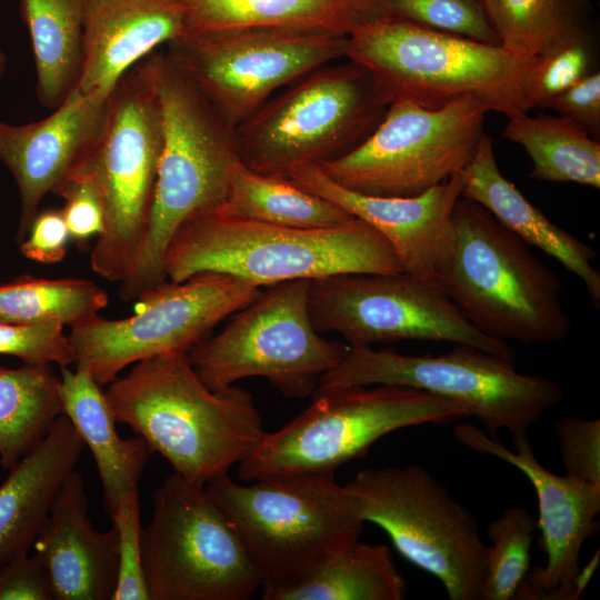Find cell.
<instances>
[{"label": "cell", "mask_w": 600, "mask_h": 600, "mask_svg": "<svg viewBox=\"0 0 600 600\" xmlns=\"http://www.w3.org/2000/svg\"><path fill=\"white\" fill-rule=\"evenodd\" d=\"M104 393L117 422L198 484L228 474L266 433L248 390L234 384L210 390L182 352L133 363Z\"/></svg>", "instance_id": "1"}, {"label": "cell", "mask_w": 600, "mask_h": 600, "mask_svg": "<svg viewBox=\"0 0 600 600\" xmlns=\"http://www.w3.org/2000/svg\"><path fill=\"white\" fill-rule=\"evenodd\" d=\"M163 270L172 283L216 272L260 288L346 273L402 271L387 240L361 219L303 229L230 216L219 207L191 216L177 229Z\"/></svg>", "instance_id": "2"}, {"label": "cell", "mask_w": 600, "mask_h": 600, "mask_svg": "<svg viewBox=\"0 0 600 600\" xmlns=\"http://www.w3.org/2000/svg\"><path fill=\"white\" fill-rule=\"evenodd\" d=\"M346 58L368 71L387 107L407 100L437 109L474 96L490 111L509 119L532 109L531 87L539 57L511 52L499 44L376 16L347 37Z\"/></svg>", "instance_id": "3"}, {"label": "cell", "mask_w": 600, "mask_h": 600, "mask_svg": "<svg viewBox=\"0 0 600 600\" xmlns=\"http://www.w3.org/2000/svg\"><path fill=\"white\" fill-rule=\"evenodd\" d=\"M437 279L464 318L494 339L546 346L571 331L558 276L468 198L461 197L453 208Z\"/></svg>", "instance_id": "4"}, {"label": "cell", "mask_w": 600, "mask_h": 600, "mask_svg": "<svg viewBox=\"0 0 600 600\" xmlns=\"http://www.w3.org/2000/svg\"><path fill=\"white\" fill-rule=\"evenodd\" d=\"M139 63L160 104L162 150L144 241L132 272L118 289L122 301L138 300L168 282L163 259L172 236L191 216L226 202L229 170L239 159L234 129L164 50Z\"/></svg>", "instance_id": "5"}, {"label": "cell", "mask_w": 600, "mask_h": 600, "mask_svg": "<svg viewBox=\"0 0 600 600\" xmlns=\"http://www.w3.org/2000/svg\"><path fill=\"white\" fill-rule=\"evenodd\" d=\"M161 150L160 104L138 63L111 90L100 131L68 179L84 181L101 201L104 226L91 249L90 266L108 281L122 282L137 263L153 204Z\"/></svg>", "instance_id": "6"}, {"label": "cell", "mask_w": 600, "mask_h": 600, "mask_svg": "<svg viewBox=\"0 0 600 600\" xmlns=\"http://www.w3.org/2000/svg\"><path fill=\"white\" fill-rule=\"evenodd\" d=\"M204 488L246 548L263 583L291 580L359 539L354 496L334 473L274 474L243 486L228 474Z\"/></svg>", "instance_id": "7"}, {"label": "cell", "mask_w": 600, "mask_h": 600, "mask_svg": "<svg viewBox=\"0 0 600 600\" xmlns=\"http://www.w3.org/2000/svg\"><path fill=\"white\" fill-rule=\"evenodd\" d=\"M471 417L462 403L391 384L314 391L311 404L279 430L266 432L239 463L241 480L298 472L334 473L388 433Z\"/></svg>", "instance_id": "8"}, {"label": "cell", "mask_w": 600, "mask_h": 600, "mask_svg": "<svg viewBox=\"0 0 600 600\" xmlns=\"http://www.w3.org/2000/svg\"><path fill=\"white\" fill-rule=\"evenodd\" d=\"M513 361L467 344H456L439 356L349 346L341 361L321 377L316 391L410 387L464 404L493 438L502 429L517 436L528 433L564 393L549 378L519 372Z\"/></svg>", "instance_id": "9"}, {"label": "cell", "mask_w": 600, "mask_h": 600, "mask_svg": "<svg viewBox=\"0 0 600 600\" xmlns=\"http://www.w3.org/2000/svg\"><path fill=\"white\" fill-rule=\"evenodd\" d=\"M386 109L366 69L331 62L284 87L234 129L238 157L258 173L288 178L298 166L357 147Z\"/></svg>", "instance_id": "10"}, {"label": "cell", "mask_w": 600, "mask_h": 600, "mask_svg": "<svg viewBox=\"0 0 600 600\" xmlns=\"http://www.w3.org/2000/svg\"><path fill=\"white\" fill-rule=\"evenodd\" d=\"M346 487L361 519L398 552L437 578L450 600H481L488 544L474 516L418 464L369 468Z\"/></svg>", "instance_id": "11"}, {"label": "cell", "mask_w": 600, "mask_h": 600, "mask_svg": "<svg viewBox=\"0 0 600 600\" xmlns=\"http://www.w3.org/2000/svg\"><path fill=\"white\" fill-rule=\"evenodd\" d=\"M310 281L269 287L218 334L191 348L186 354L200 380L214 391L243 378L263 377L288 398L312 396L349 344L328 340L314 329L308 307Z\"/></svg>", "instance_id": "12"}, {"label": "cell", "mask_w": 600, "mask_h": 600, "mask_svg": "<svg viewBox=\"0 0 600 600\" xmlns=\"http://www.w3.org/2000/svg\"><path fill=\"white\" fill-rule=\"evenodd\" d=\"M489 111L474 96L437 109L394 101L361 143L318 166L333 182L361 194L418 196L469 166Z\"/></svg>", "instance_id": "13"}, {"label": "cell", "mask_w": 600, "mask_h": 600, "mask_svg": "<svg viewBox=\"0 0 600 600\" xmlns=\"http://www.w3.org/2000/svg\"><path fill=\"white\" fill-rule=\"evenodd\" d=\"M142 563L151 600H248L262 586L204 486L176 472L154 491Z\"/></svg>", "instance_id": "14"}, {"label": "cell", "mask_w": 600, "mask_h": 600, "mask_svg": "<svg viewBox=\"0 0 600 600\" xmlns=\"http://www.w3.org/2000/svg\"><path fill=\"white\" fill-rule=\"evenodd\" d=\"M347 37L316 29L186 32L166 46L180 73L232 129L310 71L346 57Z\"/></svg>", "instance_id": "15"}, {"label": "cell", "mask_w": 600, "mask_h": 600, "mask_svg": "<svg viewBox=\"0 0 600 600\" xmlns=\"http://www.w3.org/2000/svg\"><path fill=\"white\" fill-rule=\"evenodd\" d=\"M261 292L248 281L216 272L179 283L168 281L139 298L138 310L130 317L110 320L98 314L71 327L72 363L100 386L110 383L140 360L187 353Z\"/></svg>", "instance_id": "16"}, {"label": "cell", "mask_w": 600, "mask_h": 600, "mask_svg": "<svg viewBox=\"0 0 600 600\" xmlns=\"http://www.w3.org/2000/svg\"><path fill=\"white\" fill-rule=\"evenodd\" d=\"M308 307L319 333L337 332L349 346L446 341L514 359L506 341L464 318L438 279L403 271L324 277L310 281Z\"/></svg>", "instance_id": "17"}, {"label": "cell", "mask_w": 600, "mask_h": 600, "mask_svg": "<svg viewBox=\"0 0 600 600\" xmlns=\"http://www.w3.org/2000/svg\"><path fill=\"white\" fill-rule=\"evenodd\" d=\"M461 444L493 456L521 471L532 484L538 500V528L542 567L530 568L514 599L577 600V577L586 540L599 529L600 484L559 476L543 467L534 454L527 433L512 436L514 450L481 428L462 422L453 428Z\"/></svg>", "instance_id": "18"}, {"label": "cell", "mask_w": 600, "mask_h": 600, "mask_svg": "<svg viewBox=\"0 0 600 600\" xmlns=\"http://www.w3.org/2000/svg\"><path fill=\"white\" fill-rule=\"evenodd\" d=\"M462 172L412 197L348 190L329 179L317 163L298 166L288 178L373 227L390 244L403 272L437 279L448 250L453 208L462 197Z\"/></svg>", "instance_id": "19"}, {"label": "cell", "mask_w": 600, "mask_h": 600, "mask_svg": "<svg viewBox=\"0 0 600 600\" xmlns=\"http://www.w3.org/2000/svg\"><path fill=\"white\" fill-rule=\"evenodd\" d=\"M107 99L76 89L42 120L0 121V161L20 196L18 241L27 237L42 199L57 193L89 151L102 126Z\"/></svg>", "instance_id": "20"}, {"label": "cell", "mask_w": 600, "mask_h": 600, "mask_svg": "<svg viewBox=\"0 0 600 600\" xmlns=\"http://www.w3.org/2000/svg\"><path fill=\"white\" fill-rule=\"evenodd\" d=\"M81 473L73 470L33 543L53 600H112L118 576L117 532L96 530L88 518Z\"/></svg>", "instance_id": "21"}, {"label": "cell", "mask_w": 600, "mask_h": 600, "mask_svg": "<svg viewBox=\"0 0 600 600\" xmlns=\"http://www.w3.org/2000/svg\"><path fill=\"white\" fill-rule=\"evenodd\" d=\"M186 31L177 0H83L82 93L108 97L119 79Z\"/></svg>", "instance_id": "22"}, {"label": "cell", "mask_w": 600, "mask_h": 600, "mask_svg": "<svg viewBox=\"0 0 600 600\" xmlns=\"http://www.w3.org/2000/svg\"><path fill=\"white\" fill-rule=\"evenodd\" d=\"M84 443L64 414L23 456L0 486V564L33 547Z\"/></svg>", "instance_id": "23"}, {"label": "cell", "mask_w": 600, "mask_h": 600, "mask_svg": "<svg viewBox=\"0 0 600 600\" xmlns=\"http://www.w3.org/2000/svg\"><path fill=\"white\" fill-rule=\"evenodd\" d=\"M462 173V197L482 206L528 246L557 259L580 279L593 306L599 308L600 272L592 266L596 250L548 219L501 173L492 140L486 133Z\"/></svg>", "instance_id": "24"}, {"label": "cell", "mask_w": 600, "mask_h": 600, "mask_svg": "<svg viewBox=\"0 0 600 600\" xmlns=\"http://www.w3.org/2000/svg\"><path fill=\"white\" fill-rule=\"evenodd\" d=\"M101 386L86 371L60 368L63 414L69 418L94 459L103 489V501L111 516L120 499L138 490L144 468L153 453L137 436L122 439Z\"/></svg>", "instance_id": "25"}, {"label": "cell", "mask_w": 600, "mask_h": 600, "mask_svg": "<svg viewBox=\"0 0 600 600\" xmlns=\"http://www.w3.org/2000/svg\"><path fill=\"white\" fill-rule=\"evenodd\" d=\"M263 600H402L407 582L384 544L347 543L298 577L263 583Z\"/></svg>", "instance_id": "26"}, {"label": "cell", "mask_w": 600, "mask_h": 600, "mask_svg": "<svg viewBox=\"0 0 600 600\" xmlns=\"http://www.w3.org/2000/svg\"><path fill=\"white\" fill-rule=\"evenodd\" d=\"M186 32L299 28L348 37L369 18L366 0H177Z\"/></svg>", "instance_id": "27"}, {"label": "cell", "mask_w": 600, "mask_h": 600, "mask_svg": "<svg viewBox=\"0 0 600 600\" xmlns=\"http://www.w3.org/2000/svg\"><path fill=\"white\" fill-rule=\"evenodd\" d=\"M31 40L37 97L56 109L77 88L83 67V0H20Z\"/></svg>", "instance_id": "28"}, {"label": "cell", "mask_w": 600, "mask_h": 600, "mask_svg": "<svg viewBox=\"0 0 600 600\" xmlns=\"http://www.w3.org/2000/svg\"><path fill=\"white\" fill-rule=\"evenodd\" d=\"M219 208L230 216L303 229L328 228L354 218L289 178L258 173L240 159L230 167L227 200Z\"/></svg>", "instance_id": "29"}, {"label": "cell", "mask_w": 600, "mask_h": 600, "mask_svg": "<svg viewBox=\"0 0 600 600\" xmlns=\"http://www.w3.org/2000/svg\"><path fill=\"white\" fill-rule=\"evenodd\" d=\"M63 414L60 377L49 363L0 368V463L12 468Z\"/></svg>", "instance_id": "30"}, {"label": "cell", "mask_w": 600, "mask_h": 600, "mask_svg": "<svg viewBox=\"0 0 600 600\" xmlns=\"http://www.w3.org/2000/svg\"><path fill=\"white\" fill-rule=\"evenodd\" d=\"M503 136L526 150L531 178L600 188V143L573 121L524 114L509 119Z\"/></svg>", "instance_id": "31"}, {"label": "cell", "mask_w": 600, "mask_h": 600, "mask_svg": "<svg viewBox=\"0 0 600 600\" xmlns=\"http://www.w3.org/2000/svg\"><path fill=\"white\" fill-rule=\"evenodd\" d=\"M108 301L104 290L90 280L20 278L0 284V321L71 328L98 316Z\"/></svg>", "instance_id": "32"}, {"label": "cell", "mask_w": 600, "mask_h": 600, "mask_svg": "<svg viewBox=\"0 0 600 600\" xmlns=\"http://www.w3.org/2000/svg\"><path fill=\"white\" fill-rule=\"evenodd\" d=\"M499 44L541 57L583 30L576 0H479Z\"/></svg>", "instance_id": "33"}, {"label": "cell", "mask_w": 600, "mask_h": 600, "mask_svg": "<svg viewBox=\"0 0 600 600\" xmlns=\"http://www.w3.org/2000/svg\"><path fill=\"white\" fill-rule=\"evenodd\" d=\"M537 520L521 506H512L487 527L488 546L481 600H511L530 570Z\"/></svg>", "instance_id": "34"}, {"label": "cell", "mask_w": 600, "mask_h": 600, "mask_svg": "<svg viewBox=\"0 0 600 600\" xmlns=\"http://www.w3.org/2000/svg\"><path fill=\"white\" fill-rule=\"evenodd\" d=\"M369 18L387 16L499 44L479 0H366ZM500 46V44H499Z\"/></svg>", "instance_id": "35"}, {"label": "cell", "mask_w": 600, "mask_h": 600, "mask_svg": "<svg viewBox=\"0 0 600 600\" xmlns=\"http://www.w3.org/2000/svg\"><path fill=\"white\" fill-rule=\"evenodd\" d=\"M117 532L118 576L112 600H151L142 563L138 490L126 493L110 516Z\"/></svg>", "instance_id": "36"}, {"label": "cell", "mask_w": 600, "mask_h": 600, "mask_svg": "<svg viewBox=\"0 0 600 600\" xmlns=\"http://www.w3.org/2000/svg\"><path fill=\"white\" fill-rule=\"evenodd\" d=\"M591 53L584 31L539 57L531 87V107L549 103L590 73Z\"/></svg>", "instance_id": "37"}, {"label": "cell", "mask_w": 600, "mask_h": 600, "mask_svg": "<svg viewBox=\"0 0 600 600\" xmlns=\"http://www.w3.org/2000/svg\"><path fill=\"white\" fill-rule=\"evenodd\" d=\"M58 322L10 323L0 321V354L13 356L24 363H72L68 336Z\"/></svg>", "instance_id": "38"}, {"label": "cell", "mask_w": 600, "mask_h": 600, "mask_svg": "<svg viewBox=\"0 0 600 600\" xmlns=\"http://www.w3.org/2000/svg\"><path fill=\"white\" fill-rule=\"evenodd\" d=\"M554 431L566 476L600 484V420L561 417Z\"/></svg>", "instance_id": "39"}, {"label": "cell", "mask_w": 600, "mask_h": 600, "mask_svg": "<svg viewBox=\"0 0 600 600\" xmlns=\"http://www.w3.org/2000/svg\"><path fill=\"white\" fill-rule=\"evenodd\" d=\"M64 200L61 208L70 240L86 247L103 230L104 212L94 190L79 179L68 180L56 193Z\"/></svg>", "instance_id": "40"}, {"label": "cell", "mask_w": 600, "mask_h": 600, "mask_svg": "<svg viewBox=\"0 0 600 600\" xmlns=\"http://www.w3.org/2000/svg\"><path fill=\"white\" fill-rule=\"evenodd\" d=\"M27 236L20 243L26 258L53 264L66 257L70 234L61 209L39 210Z\"/></svg>", "instance_id": "41"}, {"label": "cell", "mask_w": 600, "mask_h": 600, "mask_svg": "<svg viewBox=\"0 0 600 600\" xmlns=\"http://www.w3.org/2000/svg\"><path fill=\"white\" fill-rule=\"evenodd\" d=\"M0 600H53L47 571L34 554L0 564Z\"/></svg>", "instance_id": "42"}, {"label": "cell", "mask_w": 600, "mask_h": 600, "mask_svg": "<svg viewBox=\"0 0 600 600\" xmlns=\"http://www.w3.org/2000/svg\"><path fill=\"white\" fill-rule=\"evenodd\" d=\"M591 137L600 134V73L590 72L556 97L548 106Z\"/></svg>", "instance_id": "43"}, {"label": "cell", "mask_w": 600, "mask_h": 600, "mask_svg": "<svg viewBox=\"0 0 600 600\" xmlns=\"http://www.w3.org/2000/svg\"><path fill=\"white\" fill-rule=\"evenodd\" d=\"M599 562V551L596 552V554L590 559L588 564L583 568H580V571L577 577V592L579 597L582 596L583 591L586 590L597 566Z\"/></svg>", "instance_id": "44"}, {"label": "cell", "mask_w": 600, "mask_h": 600, "mask_svg": "<svg viewBox=\"0 0 600 600\" xmlns=\"http://www.w3.org/2000/svg\"><path fill=\"white\" fill-rule=\"evenodd\" d=\"M7 68V56L6 53L0 49V81L4 74Z\"/></svg>", "instance_id": "45"}]
</instances>
